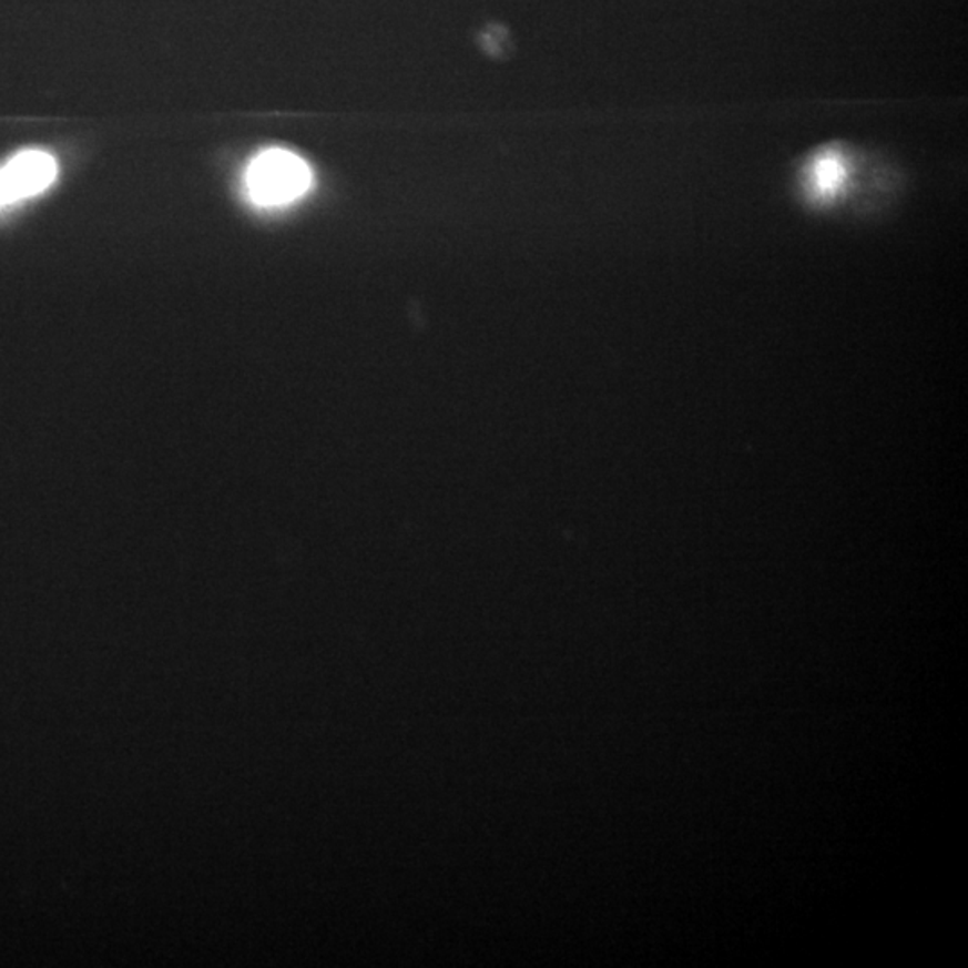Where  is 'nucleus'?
<instances>
[{
  "mask_svg": "<svg viewBox=\"0 0 968 968\" xmlns=\"http://www.w3.org/2000/svg\"><path fill=\"white\" fill-rule=\"evenodd\" d=\"M58 165L43 151H26L0 169V206L34 196L54 182Z\"/></svg>",
  "mask_w": 968,
  "mask_h": 968,
  "instance_id": "7ed1b4c3",
  "label": "nucleus"
},
{
  "mask_svg": "<svg viewBox=\"0 0 968 968\" xmlns=\"http://www.w3.org/2000/svg\"><path fill=\"white\" fill-rule=\"evenodd\" d=\"M313 185L307 162L286 150H267L253 159L246 171V187L257 205H287Z\"/></svg>",
  "mask_w": 968,
  "mask_h": 968,
  "instance_id": "f257e3e1",
  "label": "nucleus"
},
{
  "mask_svg": "<svg viewBox=\"0 0 968 968\" xmlns=\"http://www.w3.org/2000/svg\"><path fill=\"white\" fill-rule=\"evenodd\" d=\"M852 160L848 153L834 145L814 151L802 164L798 183L807 202L828 206L847 191L852 176Z\"/></svg>",
  "mask_w": 968,
  "mask_h": 968,
  "instance_id": "f03ea898",
  "label": "nucleus"
}]
</instances>
